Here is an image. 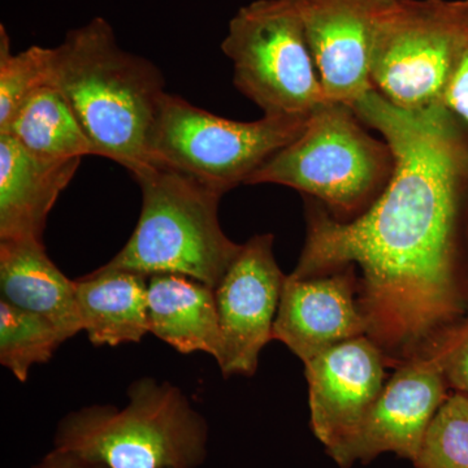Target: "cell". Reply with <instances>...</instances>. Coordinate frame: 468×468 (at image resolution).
I'll list each match as a JSON object with an SVG mask.
<instances>
[{
  "label": "cell",
  "mask_w": 468,
  "mask_h": 468,
  "mask_svg": "<svg viewBox=\"0 0 468 468\" xmlns=\"http://www.w3.org/2000/svg\"><path fill=\"white\" fill-rule=\"evenodd\" d=\"M81 158L34 155L0 134V241H42L48 214L75 177Z\"/></svg>",
  "instance_id": "14"
},
{
  "label": "cell",
  "mask_w": 468,
  "mask_h": 468,
  "mask_svg": "<svg viewBox=\"0 0 468 468\" xmlns=\"http://www.w3.org/2000/svg\"><path fill=\"white\" fill-rule=\"evenodd\" d=\"M390 146L389 184L338 220L303 197L306 241L292 277L356 266L367 335L394 368L430 358L468 306V126L443 104L393 106L372 89L351 104Z\"/></svg>",
  "instance_id": "1"
},
{
  "label": "cell",
  "mask_w": 468,
  "mask_h": 468,
  "mask_svg": "<svg viewBox=\"0 0 468 468\" xmlns=\"http://www.w3.org/2000/svg\"><path fill=\"white\" fill-rule=\"evenodd\" d=\"M309 117L234 122L167 92L151 134V162L226 194L246 185L271 156L300 137Z\"/></svg>",
  "instance_id": "6"
},
{
  "label": "cell",
  "mask_w": 468,
  "mask_h": 468,
  "mask_svg": "<svg viewBox=\"0 0 468 468\" xmlns=\"http://www.w3.org/2000/svg\"><path fill=\"white\" fill-rule=\"evenodd\" d=\"M394 0H297L325 100L354 104L374 89L372 41Z\"/></svg>",
  "instance_id": "12"
},
{
  "label": "cell",
  "mask_w": 468,
  "mask_h": 468,
  "mask_svg": "<svg viewBox=\"0 0 468 468\" xmlns=\"http://www.w3.org/2000/svg\"><path fill=\"white\" fill-rule=\"evenodd\" d=\"M32 468H110L103 462L92 460L81 452L69 449L54 448L39 463Z\"/></svg>",
  "instance_id": "24"
},
{
  "label": "cell",
  "mask_w": 468,
  "mask_h": 468,
  "mask_svg": "<svg viewBox=\"0 0 468 468\" xmlns=\"http://www.w3.org/2000/svg\"><path fill=\"white\" fill-rule=\"evenodd\" d=\"M207 442V421L183 390L153 378L129 385L124 409L92 405L69 412L54 437V448L110 468H198Z\"/></svg>",
  "instance_id": "4"
},
{
  "label": "cell",
  "mask_w": 468,
  "mask_h": 468,
  "mask_svg": "<svg viewBox=\"0 0 468 468\" xmlns=\"http://www.w3.org/2000/svg\"><path fill=\"white\" fill-rule=\"evenodd\" d=\"M0 301L50 319L70 337L84 331L76 282L55 266L42 241H0Z\"/></svg>",
  "instance_id": "15"
},
{
  "label": "cell",
  "mask_w": 468,
  "mask_h": 468,
  "mask_svg": "<svg viewBox=\"0 0 468 468\" xmlns=\"http://www.w3.org/2000/svg\"><path fill=\"white\" fill-rule=\"evenodd\" d=\"M0 134L11 135L24 149L42 158L97 156L72 107L55 85L34 92Z\"/></svg>",
  "instance_id": "18"
},
{
  "label": "cell",
  "mask_w": 468,
  "mask_h": 468,
  "mask_svg": "<svg viewBox=\"0 0 468 468\" xmlns=\"http://www.w3.org/2000/svg\"><path fill=\"white\" fill-rule=\"evenodd\" d=\"M150 334L181 354L220 358L221 331L215 289L175 273L149 277Z\"/></svg>",
  "instance_id": "16"
},
{
  "label": "cell",
  "mask_w": 468,
  "mask_h": 468,
  "mask_svg": "<svg viewBox=\"0 0 468 468\" xmlns=\"http://www.w3.org/2000/svg\"><path fill=\"white\" fill-rule=\"evenodd\" d=\"M442 104L468 126V41L446 88Z\"/></svg>",
  "instance_id": "23"
},
{
  "label": "cell",
  "mask_w": 468,
  "mask_h": 468,
  "mask_svg": "<svg viewBox=\"0 0 468 468\" xmlns=\"http://www.w3.org/2000/svg\"><path fill=\"white\" fill-rule=\"evenodd\" d=\"M132 176L143 194L140 218L124 248L101 268L175 273L217 288L242 249L218 223L224 194L162 165Z\"/></svg>",
  "instance_id": "3"
},
{
  "label": "cell",
  "mask_w": 468,
  "mask_h": 468,
  "mask_svg": "<svg viewBox=\"0 0 468 468\" xmlns=\"http://www.w3.org/2000/svg\"><path fill=\"white\" fill-rule=\"evenodd\" d=\"M52 54V85L67 98L97 156L132 175L153 165L151 134L167 94L158 68L122 50L103 17L68 32Z\"/></svg>",
  "instance_id": "2"
},
{
  "label": "cell",
  "mask_w": 468,
  "mask_h": 468,
  "mask_svg": "<svg viewBox=\"0 0 468 468\" xmlns=\"http://www.w3.org/2000/svg\"><path fill=\"white\" fill-rule=\"evenodd\" d=\"M415 468H468V393L452 390L427 428Z\"/></svg>",
  "instance_id": "21"
},
{
  "label": "cell",
  "mask_w": 468,
  "mask_h": 468,
  "mask_svg": "<svg viewBox=\"0 0 468 468\" xmlns=\"http://www.w3.org/2000/svg\"><path fill=\"white\" fill-rule=\"evenodd\" d=\"M221 50L237 90L263 116H310L326 101L297 0H254L229 21Z\"/></svg>",
  "instance_id": "8"
},
{
  "label": "cell",
  "mask_w": 468,
  "mask_h": 468,
  "mask_svg": "<svg viewBox=\"0 0 468 468\" xmlns=\"http://www.w3.org/2000/svg\"><path fill=\"white\" fill-rule=\"evenodd\" d=\"M70 335L50 319L0 301V363L20 383L30 368L45 365Z\"/></svg>",
  "instance_id": "19"
},
{
  "label": "cell",
  "mask_w": 468,
  "mask_h": 468,
  "mask_svg": "<svg viewBox=\"0 0 468 468\" xmlns=\"http://www.w3.org/2000/svg\"><path fill=\"white\" fill-rule=\"evenodd\" d=\"M452 389L432 358L410 360L393 368L377 401L356 430L328 451L343 468L367 463L384 452L417 458L427 428Z\"/></svg>",
  "instance_id": "10"
},
{
  "label": "cell",
  "mask_w": 468,
  "mask_h": 468,
  "mask_svg": "<svg viewBox=\"0 0 468 468\" xmlns=\"http://www.w3.org/2000/svg\"><path fill=\"white\" fill-rule=\"evenodd\" d=\"M467 41L468 0H394L375 30L372 85L401 110L442 104Z\"/></svg>",
  "instance_id": "7"
},
{
  "label": "cell",
  "mask_w": 468,
  "mask_h": 468,
  "mask_svg": "<svg viewBox=\"0 0 468 468\" xmlns=\"http://www.w3.org/2000/svg\"><path fill=\"white\" fill-rule=\"evenodd\" d=\"M286 277L273 255L272 234L251 237L215 288L224 377L255 374L273 325Z\"/></svg>",
  "instance_id": "9"
},
{
  "label": "cell",
  "mask_w": 468,
  "mask_h": 468,
  "mask_svg": "<svg viewBox=\"0 0 468 468\" xmlns=\"http://www.w3.org/2000/svg\"><path fill=\"white\" fill-rule=\"evenodd\" d=\"M304 368L311 430L328 452L356 430L394 365L365 335L329 347L304 363Z\"/></svg>",
  "instance_id": "11"
},
{
  "label": "cell",
  "mask_w": 468,
  "mask_h": 468,
  "mask_svg": "<svg viewBox=\"0 0 468 468\" xmlns=\"http://www.w3.org/2000/svg\"><path fill=\"white\" fill-rule=\"evenodd\" d=\"M365 335L367 320L360 307L356 266L303 279L286 277L273 340L286 345L302 362Z\"/></svg>",
  "instance_id": "13"
},
{
  "label": "cell",
  "mask_w": 468,
  "mask_h": 468,
  "mask_svg": "<svg viewBox=\"0 0 468 468\" xmlns=\"http://www.w3.org/2000/svg\"><path fill=\"white\" fill-rule=\"evenodd\" d=\"M393 169L387 141L369 134L350 104L326 101L311 113L300 137L271 156L246 185L292 187L347 221L377 201Z\"/></svg>",
  "instance_id": "5"
},
{
  "label": "cell",
  "mask_w": 468,
  "mask_h": 468,
  "mask_svg": "<svg viewBox=\"0 0 468 468\" xmlns=\"http://www.w3.org/2000/svg\"><path fill=\"white\" fill-rule=\"evenodd\" d=\"M430 358L441 368L452 390L468 393V306L463 318L442 338Z\"/></svg>",
  "instance_id": "22"
},
{
  "label": "cell",
  "mask_w": 468,
  "mask_h": 468,
  "mask_svg": "<svg viewBox=\"0 0 468 468\" xmlns=\"http://www.w3.org/2000/svg\"><path fill=\"white\" fill-rule=\"evenodd\" d=\"M52 48L32 46L12 54L7 30L0 27V131L34 92L42 86L52 85Z\"/></svg>",
  "instance_id": "20"
},
{
  "label": "cell",
  "mask_w": 468,
  "mask_h": 468,
  "mask_svg": "<svg viewBox=\"0 0 468 468\" xmlns=\"http://www.w3.org/2000/svg\"><path fill=\"white\" fill-rule=\"evenodd\" d=\"M82 328L94 346L138 344L150 334L149 277L98 268L76 280Z\"/></svg>",
  "instance_id": "17"
}]
</instances>
